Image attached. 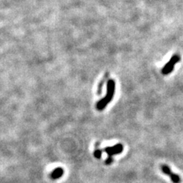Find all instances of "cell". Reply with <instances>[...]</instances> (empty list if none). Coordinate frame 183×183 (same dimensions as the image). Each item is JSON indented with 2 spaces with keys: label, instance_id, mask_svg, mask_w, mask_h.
I'll list each match as a JSON object with an SVG mask.
<instances>
[{
  "label": "cell",
  "instance_id": "cell-1",
  "mask_svg": "<svg viewBox=\"0 0 183 183\" xmlns=\"http://www.w3.org/2000/svg\"><path fill=\"white\" fill-rule=\"evenodd\" d=\"M115 82L113 79H109L107 82V92L106 96L105 98H101L99 101H98L97 105H96V108L98 111H101V110L105 109L106 108L107 105L111 101L113 98L114 94H115Z\"/></svg>",
  "mask_w": 183,
  "mask_h": 183
},
{
  "label": "cell",
  "instance_id": "cell-2",
  "mask_svg": "<svg viewBox=\"0 0 183 183\" xmlns=\"http://www.w3.org/2000/svg\"><path fill=\"white\" fill-rule=\"evenodd\" d=\"M180 59L181 57L179 56V54H177V53L174 54L170 58V60H169L168 63L163 67V69H162V73L163 75H168L170 72H172L173 71L175 65L180 61Z\"/></svg>",
  "mask_w": 183,
  "mask_h": 183
},
{
  "label": "cell",
  "instance_id": "cell-3",
  "mask_svg": "<svg viewBox=\"0 0 183 183\" xmlns=\"http://www.w3.org/2000/svg\"><path fill=\"white\" fill-rule=\"evenodd\" d=\"M161 170L164 174H166V175L170 176L171 180L172 181V182L173 183L181 182L180 176H179V175H177V174L172 172V170H171V169L167 165H166V164H163V165L161 166Z\"/></svg>",
  "mask_w": 183,
  "mask_h": 183
},
{
  "label": "cell",
  "instance_id": "cell-4",
  "mask_svg": "<svg viewBox=\"0 0 183 183\" xmlns=\"http://www.w3.org/2000/svg\"><path fill=\"white\" fill-rule=\"evenodd\" d=\"M124 151V146L121 144H115L112 146H107L104 149V151L107 153L108 157H112L114 155L119 154Z\"/></svg>",
  "mask_w": 183,
  "mask_h": 183
},
{
  "label": "cell",
  "instance_id": "cell-5",
  "mask_svg": "<svg viewBox=\"0 0 183 183\" xmlns=\"http://www.w3.org/2000/svg\"><path fill=\"white\" fill-rule=\"evenodd\" d=\"M63 172H63V169L60 168V167H58V168L54 169V170L52 171V172H51V177L53 179H60V178L63 175Z\"/></svg>",
  "mask_w": 183,
  "mask_h": 183
},
{
  "label": "cell",
  "instance_id": "cell-6",
  "mask_svg": "<svg viewBox=\"0 0 183 183\" xmlns=\"http://www.w3.org/2000/svg\"><path fill=\"white\" fill-rule=\"evenodd\" d=\"M101 154H102V151H101V150H99V149H97V148H96V149L95 150L94 156L96 157V159H100V158H101Z\"/></svg>",
  "mask_w": 183,
  "mask_h": 183
},
{
  "label": "cell",
  "instance_id": "cell-7",
  "mask_svg": "<svg viewBox=\"0 0 183 183\" xmlns=\"http://www.w3.org/2000/svg\"><path fill=\"white\" fill-rule=\"evenodd\" d=\"M112 161H113V158L112 157H108L107 158V160H105V163L106 164H111L112 163Z\"/></svg>",
  "mask_w": 183,
  "mask_h": 183
}]
</instances>
